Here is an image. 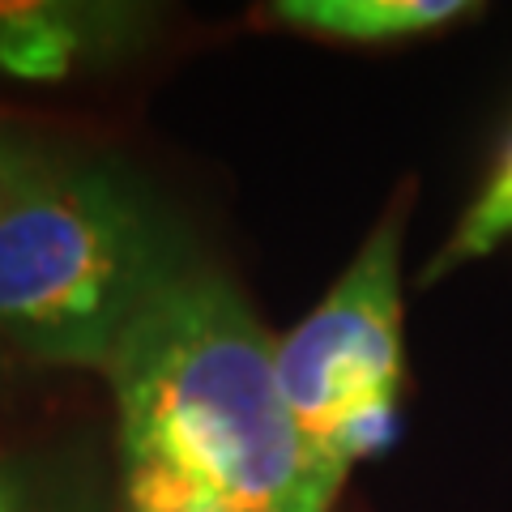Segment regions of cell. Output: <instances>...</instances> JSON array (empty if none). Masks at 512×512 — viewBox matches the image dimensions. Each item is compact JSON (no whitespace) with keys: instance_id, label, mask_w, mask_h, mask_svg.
I'll list each match as a JSON object with an SVG mask.
<instances>
[{"instance_id":"obj_1","label":"cell","mask_w":512,"mask_h":512,"mask_svg":"<svg viewBox=\"0 0 512 512\" xmlns=\"http://www.w3.org/2000/svg\"><path fill=\"white\" fill-rule=\"evenodd\" d=\"M128 512H333L342 483L303 440L244 295L192 265L107 363Z\"/></svg>"},{"instance_id":"obj_2","label":"cell","mask_w":512,"mask_h":512,"mask_svg":"<svg viewBox=\"0 0 512 512\" xmlns=\"http://www.w3.org/2000/svg\"><path fill=\"white\" fill-rule=\"evenodd\" d=\"M188 269L154 201L120 171L35 154L0 201V338L43 363L107 367Z\"/></svg>"},{"instance_id":"obj_3","label":"cell","mask_w":512,"mask_h":512,"mask_svg":"<svg viewBox=\"0 0 512 512\" xmlns=\"http://www.w3.org/2000/svg\"><path fill=\"white\" fill-rule=\"evenodd\" d=\"M402 222L384 218L333 291L278 342V384L333 478L389 453L402 423Z\"/></svg>"},{"instance_id":"obj_4","label":"cell","mask_w":512,"mask_h":512,"mask_svg":"<svg viewBox=\"0 0 512 512\" xmlns=\"http://www.w3.org/2000/svg\"><path fill=\"white\" fill-rule=\"evenodd\" d=\"M274 13L286 26L316 30V35L350 43H384L466 18L461 0H282Z\"/></svg>"},{"instance_id":"obj_5","label":"cell","mask_w":512,"mask_h":512,"mask_svg":"<svg viewBox=\"0 0 512 512\" xmlns=\"http://www.w3.org/2000/svg\"><path fill=\"white\" fill-rule=\"evenodd\" d=\"M77 52L69 18L39 5H0V64L22 77H60Z\"/></svg>"},{"instance_id":"obj_6","label":"cell","mask_w":512,"mask_h":512,"mask_svg":"<svg viewBox=\"0 0 512 512\" xmlns=\"http://www.w3.org/2000/svg\"><path fill=\"white\" fill-rule=\"evenodd\" d=\"M508 235H512V146L504 154V163L495 167V175L487 180V188L478 192V201L461 214L453 239H448L436 261L423 269V282L448 274L453 265L478 261V256H487L495 244H504Z\"/></svg>"},{"instance_id":"obj_7","label":"cell","mask_w":512,"mask_h":512,"mask_svg":"<svg viewBox=\"0 0 512 512\" xmlns=\"http://www.w3.org/2000/svg\"><path fill=\"white\" fill-rule=\"evenodd\" d=\"M35 154H26V150H18V146H9L5 137H0V201H5V192L18 184V175L26 171V163Z\"/></svg>"},{"instance_id":"obj_8","label":"cell","mask_w":512,"mask_h":512,"mask_svg":"<svg viewBox=\"0 0 512 512\" xmlns=\"http://www.w3.org/2000/svg\"><path fill=\"white\" fill-rule=\"evenodd\" d=\"M0 512H22V495L5 470H0Z\"/></svg>"}]
</instances>
